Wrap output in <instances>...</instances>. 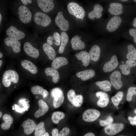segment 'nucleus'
Listing matches in <instances>:
<instances>
[{"label":"nucleus","instance_id":"f257e3e1","mask_svg":"<svg viewBox=\"0 0 136 136\" xmlns=\"http://www.w3.org/2000/svg\"><path fill=\"white\" fill-rule=\"evenodd\" d=\"M18 80L19 75L16 72L13 70H8L4 73L2 82L5 87H8L10 86L12 82L16 83Z\"/></svg>","mask_w":136,"mask_h":136},{"label":"nucleus","instance_id":"f03ea898","mask_svg":"<svg viewBox=\"0 0 136 136\" xmlns=\"http://www.w3.org/2000/svg\"><path fill=\"white\" fill-rule=\"evenodd\" d=\"M67 8L71 14L77 18L83 20L85 15V12L82 7L76 3L72 2L68 4Z\"/></svg>","mask_w":136,"mask_h":136},{"label":"nucleus","instance_id":"7ed1b4c3","mask_svg":"<svg viewBox=\"0 0 136 136\" xmlns=\"http://www.w3.org/2000/svg\"><path fill=\"white\" fill-rule=\"evenodd\" d=\"M51 94L54 98L53 105L54 107L57 108L63 104L64 100V96L62 90L58 88H55L51 91Z\"/></svg>","mask_w":136,"mask_h":136},{"label":"nucleus","instance_id":"20e7f679","mask_svg":"<svg viewBox=\"0 0 136 136\" xmlns=\"http://www.w3.org/2000/svg\"><path fill=\"white\" fill-rule=\"evenodd\" d=\"M35 22L37 24L43 27H46L50 23L51 20L47 14L40 12L36 13L34 16Z\"/></svg>","mask_w":136,"mask_h":136},{"label":"nucleus","instance_id":"39448f33","mask_svg":"<svg viewBox=\"0 0 136 136\" xmlns=\"http://www.w3.org/2000/svg\"><path fill=\"white\" fill-rule=\"evenodd\" d=\"M67 97L69 101L75 107H79L82 104L83 98L81 95H76L75 91L70 90L67 93Z\"/></svg>","mask_w":136,"mask_h":136},{"label":"nucleus","instance_id":"423d86ee","mask_svg":"<svg viewBox=\"0 0 136 136\" xmlns=\"http://www.w3.org/2000/svg\"><path fill=\"white\" fill-rule=\"evenodd\" d=\"M124 127V124L122 123H112L106 126L104 130L107 135L113 136L122 131Z\"/></svg>","mask_w":136,"mask_h":136},{"label":"nucleus","instance_id":"0eeeda50","mask_svg":"<svg viewBox=\"0 0 136 136\" xmlns=\"http://www.w3.org/2000/svg\"><path fill=\"white\" fill-rule=\"evenodd\" d=\"M19 18L20 20L24 23H27L30 21L32 17L31 11L26 7L22 5L18 9Z\"/></svg>","mask_w":136,"mask_h":136},{"label":"nucleus","instance_id":"6e6552de","mask_svg":"<svg viewBox=\"0 0 136 136\" xmlns=\"http://www.w3.org/2000/svg\"><path fill=\"white\" fill-rule=\"evenodd\" d=\"M100 113L98 110L89 109L86 110L83 113L82 118L84 121L91 122L96 120L100 116Z\"/></svg>","mask_w":136,"mask_h":136},{"label":"nucleus","instance_id":"1a4fd4ad","mask_svg":"<svg viewBox=\"0 0 136 136\" xmlns=\"http://www.w3.org/2000/svg\"><path fill=\"white\" fill-rule=\"evenodd\" d=\"M55 22L57 26L62 31H66L69 28L68 21L65 19L62 12H59L55 19Z\"/></svg>","mask_w":136,"mask_h":136},{"label":"nucleus","instance_id":"9d476101","mask_svg":"<svg viewBox=\"0 0 136 136\" xmlns=\"http://www.w3.org/2000/svg\"><path fill=\"white\" fill-rule=\"evenodd\" d=\"M6 34L9 37L17 40L23 39L25 36L24 32L18 30L13 26H11L7 29Z\"/></svg>","mask_w":136,"mask_h":136},{"label":"nucleus","instance_id":"9b49d317","mask_svg":"<svg viewBox=\"0 0 136 136\" xmlns=\"http://www.w3.org/2000/svg\"><path fill=\"white\" fill-rule=\"evenodd\" d=\"M111 85L117 89H119L122 87V83L121 80V73L118 71L113 72L110 77Z\"/></svg>","mask_w":136,"mask_h":136},{"label":"nucleus","instance_id":"f8f14e48","mask_svg":"<svg viewBox=\"0 0 136 136\" xmlns=\"http://www.w3.org/2000/svg\"><path fill=\"white\" fill-rule=\"evenodd\" d=\"M120 17L116 16L112 17L109 21L107 26V29L110 32L115 30L119 27L121 22Z\"/></svg>","mask_w":136,"mask_h":136},{"label":"nucleus","instance_id":"ddd939ff","mask_svg":"<svg viewBox=\"0 0 136 136\" xmlns=\"http://www.w3.org/2000/svg\"><path fill=\"white\" fill-rule=\"evenodd\" d=\"M23 50L26 54L32 58H37L39 56V50L33 47L29 42H26L25 43L23 46Z\"/></svg>","mask_w":136,"mask_h":136},{"label":"nucleus","instance_id":"4468645a","mask_svg":"<svg viewBox=\"0 0 136 136\" xmlns=\"http://www.w3.org/2000/svg\"><path fill=\"white\" fill-rule=\"evenodd\" d=\"M37 2L39 7L45 12L50 11L53 9L54 7L53 0H38Z\"/></svg>","mask_w":136,"mask_h":136},{"label":"nucleus","instance_id":"2eb2a0df","mask_svg":"<svg viewBox=\"0 0 136 136\" xmlns=\"http://www.w3.org/2000/svg\"><path fill=\"white\" fill-rule=\"evenodd\" d=\"M95 95L99 98L97 103L98 107L104 108L108 105L109 101V98L107 93L104 92L98 91L96 93Z\"/></svg>","mask_w":136,"mask_h":136},{"label":"nucleus","instance_id":"dca6fc26","mask_svg":"<svg viewBox=\"0 0 136 136\" xmlns=\"http://www.w3.org/2000/svg\"><path fill=\"white\" fill-rule=\"evenodd\" d=\"M118 62L117 56H113L110 60L105 63L103 68L104 71L105 72H111L114 70L117 66Z\"/></svg>","mask_w":136,"mask_h":136},{"label":"nucleus","instance_id":"f3484780","mask_svg":"<svg viewBox=\"0 0 136 136\" xmlns=\"http://www.w3.org/2000/svg\"><path fill=\"white\" fill-rule=\"evenodd\" d=\"M36 125L35 122L29 119L24 121L21 125L23 127L24 133L26 134H29L32 133Z\"/></svg>","mask_w":136,"mask_h":136},{"label":"nucleus","instance_id":"a211bd4d","mask_svg":"<svg viewBox=\"0 0 136 136\" xmlns=\"http://www.w3.org/2000/svg\"><path fill=\"white\" fill-rule=\"evenodd\" d=\"M4 42L7 46L11 47L15 52L18 53L20 51L21 49L20 47L21 44L18 40L8 37L5 39Z\"/></svg>","mask_w":136,"mask_h":136},{"label":"nucleus","instance_id":"6ab92c4d","mask_svg":"<svg viewBox=\"0 0 136 136\" xmlns=\"http://www.w3.org/2000/svg\"><path fill=\"white\" fill-rule=\"evenodd\" d=\"M39 109L35 113L34 116L37 118L44 115L48 111L49 107L47 104L42 99L38 101Z\"/></svg>","mask_w":136,"mask_h":136},{"label":"nucleus","instance_id":"aec40b11","mask_svg":"<svg viewBox=\"0 0 136 136\" xmlns=\"http://www.w3.org/2000/svg\"><path fill=\"white\" fill-rule=\"evenodd\" d=\"M81 37L78 35L75 36L72 39L71 43L73 49L74 50H82L84 49L85 47L84 42L81 40Z\"/></svg>","mask_w":136,"mask_h":136},{"label":"nucleus","instance_id":"412c9836","mask_svg":"<svg viewBox=\"0 0 136 136\" xmlns=\"http://www.w3.org/2000/svg\"><path fill=\"white\" fill-rule=\"evenodd\" d=\"M103 10V8L100 5L96 4L94 6L93 10L88 13V17L91 19H94L95 17L99 18L102 15L101 12Z\"/></svg>","mask_w":136,"mask_h":136},{"label":"nucleus","instance_id":"4be33fe9","mask_svg":"<svg viewBox=\"0 0 136 136\" xmlns=\"http://www.w3.org/2000/svg\"><path fill=\"white\" fill-rule=\"evenodd\" d=\"M108 11L112 15H118L123 12L122 4L118 3H111L109 5Z\"/></svg>","mask_w":136,"mask_h":136},{"label":"nucleus","instance_id":"5701e85b","mask_svg":"<svg viewBox=\"0 0 136 136\" xmlns=\"http://www.w3.org/2000/svg\"><path fill=\"white\" fill-rule=\"evenodd\" d=\"M95 71L92 69H89L80 72L76 74V76L83 81L88 80L93 77L95 75Z\"/></svg>","mask_w":136,"mask_h":136},{"label":"nucleus","instance_id":"b1692460","mask_svg":"<svg viewBox=\"0 0 136 136\" xmlns=\"http://www.w3.org/2000/svg\"><path fill=\"white\" fill-rule=\"evenodd\" d=\"M78 60H81L82 63V65L87 66L89 63L90 58L89 54L87 51H82L77 53L75 55Z\"/></svg>","mask_w":136,"mask_h":136},{"label":"nucleus","instance_id":"393cba45","mask_svg":"<svg viewBox=\"0 0 136 136\" xmlns=\"http://www.w3.org/2000/svg\"><path fill=\"white\" fill-rule=\"evenodd\" d=\"M136 65V61L128 60L126 61L125 64L120 65L119 68L122 70V72L123 74L127 75L130 74L131 68Z\"/></svg>","mask_w":136,"mask_h":136},{"label":"nucleus","instance_id":"a878e982","mask_svg":"<svg viewBox=\"0 0 136 136\" xmlns=\"http://www.w3.org/2000/svg\"><path fill=\"white\" fill-rule=\"evenodd\" d=\"M90 60L94 61H97L100 54V49L97 45H93L90 50L89 53Z\"/></svg>","mask_w":136,"mask_h":136},{"label":"nucleus","instance_id":"bb28decb","mask_svg":"<svg viewBox=\"0 0 136 136\" xmlns=\"http://www.w3.org/2000/svg\"><path fill=\"white\" fill-rule=\"evenodd\" d=\"M45 72L47 76H50L52 77V80L54 83H57L59 80L60 77L58 72L55 69L49 67L46 68Z\"/></svg>","mask_w":136,"mask_h":136},{"label":"nucleus","instance_id":"cd10ccee","mask_svg":"<svg viewBox=\"0 0 136 136\" xmlns=\"http://www.w3.org/2000/svg\"><path fill=\"white\" fill-rule=\"evenodd\" d=\"M20 62L22 66L31 73L35 74L37 72V67L30 61L27 60H24L21 61Z\"/></svg>","mask_w":136,"mask_h":136},{"label":"nucleus","instance_id":"c85d7f7f","mask_svg":"<svg viewBox=\"0 0 136 136\" xmlns=\"http://www.w3.org/2000/svg\"><path fill=\"white\" fill-rule=\"evenodd\" d=\"M68 63L67 60L63 57H59L55 58L51 64L52 67L57 69L61 66L66 65Z\"/></svg>","mask_w":136,"mask_h":136},{"label":"nucleus","instance_id":"c756f323","mask_svg":"<svg viewBox=\"0 0 136 136\" xmlns=\"http://www.w3.org/2000/svg\"><path fill=\"white\" fill-rule=\"evenodd\" d=\"M43 48L50 60H52L55 58L56 55L55 50L48 43H45L43 45Z\"/></svg>","mask_w":136,"mask_h":136},{"label":"nucleus","instance_id":"7c9ffc66","mask_svg":"<svg viewBox=\"0 0 136 136\" xmlns=\"http://www.w3.org/2000/svg\"><path fill=\"white\" fill-rule=\"evenodd\" d=\"M2 119L4 122L1 125L2 128L4 130L9 129L13 122V118L10 115L7 114H4L2 117Z\"/></svg>","mask_w":136,"mask_h":136},{"label":"nucleus","instance_id":"2f4dec72","mask_svg":"<svg viewBox=\"0 0 136 136\" xmlns=\"http://www.w3.org/2000/svg\"><path fill=\"white\" fill-rule=\"evenodd\" d=\"M60 35L58 32H55L52 36H48L47 39V43L50 45H52L54 43L57 46H59L61 42Z\"/></svg>","mask_w":136,"mask_h":136},{"label":"nucleus","instance_id":"473e14b6","mask_svg":"<svg viewBox=\"0 0 136 136\" xmlns=\"http://www.w3.org/2000/svg\"><path fill=\"white\" fill-rule=\"evenodd\" d=\"M32 93L34 94H41L44 98L46 97L49 94L48 91L44 89L42 87L39 86H35L31 88Z\"/></svg>","mask_w":136,"mask_h":136},{"label":"nucleus","instance_id":"72a5a7b5","mask_svg":"<svg viewBox=\"0 0 136 136\" xmlns=\"http://www.w3.org/2000/svg\"><path fill=\"white\" fill-rule=\"evenodd\" d=\"M61 43L58 49V52L60 53H62L64 52L65 46L67 44L69 37L66 33L62 32L60 35Z\"/></svg>","mask_w":136,"mask_h":136},{"label":"nucleus","instance_id":"f704fd0d","mask_svg":"<svg viewBox=\"0 0 136 136\" xmlns=\"http://www.w3.org/2000/svg\"><path fill=\"white\" fill-rule=\"evenodd\" d=\"M95 84L100 89L105 91L108 92L111 90V84L107 80L97 81Z\"/></svg>","mask_w":136,"mask_h":136},{"label":"nucleus","instance_id":"c9c22d12","mask_svg":"<svg viewBox=\"0 0 136 136\" xmlns=\"http://www.w3.org/2000/svg\"><path fill=\"white\" fill-rule=\"evenodd\" d=\"M128 53L126 55L127 59L129 60H136V49L131 44L127 47Z\"/></svg>","mask_w":136,"mask_h":136},{"label":"nucleus","instance_id":"e433bc0d","mask_svg":"<svg viewBox=\"0 0 136 136\" xmlns=\"http://www.w3.org/2000/svg\"><path fill=\"white\" fill-rule=\"evenodd\" d=\"M35 136H41L44 134L46 132L45 128L44 123L41 122L36 125L34 129Z\"/></svg>","mask_w":136,"mask_h":136},{"label":"nucleus","instance_id":"4c0bfd02","mask_svg":"<svg viewBox=\"0 0 136 136\" xmlns=\"http://www.w3.org/2000/svg\"><path fill=\"white\" fill-rule=\"evenodd\" d=\"M65 117L64 113L61 112L56 111L54 112L52 115L51 120L54 123L58 124L61 120Z\"/></svg>","mask_w":136,"mask_h":136},{"label":"nucleus","instance_id":"58836bf2","mask_svg":"<svg viewBox=\"0 0 136 136\" xmlns=\"http://www.w3.org/2000/svg\"><path fill=\"white\" fill-rule=\"evenodd\" d=\"M123 94L122 92L119 91L112 97V101L115 106L117 107L118 106L123 98Z\"/></svg>","mask_w":136,"mask_h":136},{"label":"nucleus","instance_id":"ea45409f","mask_svg":"<svg viewBox=\"0 0 136 136\" xmlns=\"http://www.w3.org/2000/svg\"><path fill=\"white\" fill-rule=\"evenodd\" d=\"M134 95H136V87H130L127 91L126 98L127 100L128 101H131Z\"/></svg>","mask_w":136,"mask_h":136},{"label":"nucleus","instance_id":"a19ab883","mask_svg":"<svg viewBox=\"0 0 136 136\" xmlns=\"http://www.w3.org/2000/svg\"><path fill=\"white\" fill-rule=\"evenodd\" d=\"M113 121V118L111 116H109L105 120H100L99 121V124L101 126H107L112 124Z\"/></svg>","mask_w":136,"mask_h":136},{"label":"nucleus","instance_id":"79ce46f5","mask_svg":"<svg viewBox=\"0 0 136 136\" xmlns=\"http://www.w3.org/2000/svg\"><path fill=\"white\" fill-rule=\"evenodd\" d=\"M70 132L69 129L67 127H65L63 128L59 134V136H67L69 134Z\"/></svg>","mask_w":136,"mask_h":136},{"label":"nucleus","instance_id":"37998d69","mask_svg":"<svg viewBox=\"0 0 136 136\" xmlns=\"http://www.w3.org/2000/svg\"><path fill=\"white\" fill-rule=\"evenodd\" d=\"M129 32L130 35L133 37L134 42L136 44V29H131L129 30Z\"/></svg>","mask_w":136,"mask_h":136},{"label":"nucleus","instance_id":"c03bdc74","mask_svg":"<svg viewBox=\"0 0 136 136\" xmlns=\"http://www.w3.org/2000/svg\"><path fill=\"white\" fill-rule=\"evenodd\" d=\"M128 119L129 121L130 124L132 125H136V116L133 117L129 116Z\"/></svg>","mask_w":136,"mask_h":136},{"label":"nucleus","instance_id":"a18cd8bd","mask_svg":"<svg viewBox=\"0 0 136 136\" xmlns=\"http://www.w3.org/2000/svg\"><path fill=\"white\" fill-rule=\"evenodd\" d=\"M52 136H59L58 130L56 128L53 129L52 130Z\"/></svg>","mask_w":136,"mask_h":136},{"label":"nucleus","instance_id":"49530a36","mask_svg":"<svg viewBox=\"0 0 136 136\" xmlns=\"http://www.w3.org/2000/svg\"><path fill=\"white\" fill-rule=\"evenodd\" d=\"M21 1L24 5H26L28 3L31 4L32 2V1L30 0H21Z\"/></svg>","mask_w":136,"mask_h":136},{"label":"nucleus","instance_id":"de8ad7c7","mask_svg":"<svg viewBox=\"0 0 136 136\" xmlns=\"http://www.w3.org/2000/svg\"><path fill=\"white\" fill-rule=\"evenodd\" d=\"M84 136H95L93 133L92 132L88 133L85 134Z\"/></svg>","mask_w":136,"mask_h":136},{"label":"nucleus","instance_id":"09e8293b","mask_svg":"<svg viewBox=\"0 0 136 136\" xmlns=\"http://www.w3.org/2000/svg\"><path fill=\"white\" fill-rule=\"evenodd\" d=\"M133 26L134 27L136 28V17L133 20Z\"/></svg>","mask_w":136,"mask_h":136},{"label":"nucleus","instance_id":"8fccbe9b","mask_svg":"<svg viewBox=\"0 0 136 136\" xmlns=\"http://www.w3.org/2000/svg\"><path fill=\"white\" fill-rule=\"evenodd\" d=\"M49 134L48 132H46L43 134L41 136H49Z\"/></svg>","mask_w":136,"mask_h":136},{"label":"nucleus","instance_id":"3c124183","mask_svg":"<svg viewBox=\"0 0 136 136\" xmlns=\"http://www.w3.org/2000/svg\"><path fill=\"white\" fill-rule=\"evenodd\" d=\"M3 56V54L2 53L0 52V58H2Z\"/></svg>","mask_w":136,"mask_h":136},{"label":"nucleus","instance_id":"603ef678","mask_svg":"<svg viewBox=\"0 0 136 136\" xmlns=\"http://www.w3.org/2000/svg\"><path fill=\"white\" fill-rule=\"evenodd\" d=\"M2 19V15L1 14H0V24H1Z\"/></svg>","mask_w":136,"mask_h":136},{"label":"nucleus","instance_id":"864d4df0","mask_svg":"<svg viewBox=\"0 0 136 136\" xmlns=\"http://www.w3.org/2000/svg\"><path fill=\"white\" fill-rule=\"evenodd\" d=\"M3 61L1 60H0V66L1 67Z\"/></svg>","mask_w":136,"mask_h":136},{"label":"nucleus","instance_id":"5fc2aeb1","mask_svg":"<svg viewBox=\"0 0 136 136\" xmlns=\"http://www.w3.org/2000/svg\"><path fill=\"white\" fill-rule=\"evenodd\" d=\"M2 113L1 112H0V118L2 117Z\"/></svg>","mask_w":136,"mask_h":136},{"label":"nucleus","instance_id":"6e6d98bb","mask_svg":"<svg viewBox=\"0 0 136 136\" xmlns=\"http://www.w3.org/2000/svg\"><path fill=\"white\" fill-rule=\"evenodd\" d=\"M127 0H121V1H123V2H126L127 1Z\"/></svg>","mask_w":136,"mask_h":136},{"label":"nucleus","instance_id":"4d7b16f0","mask_svg":"<svg viewBox=\"0 0 136 136\" xmlns=\"http://www.w3.org/2000/svg\"><path fill=\"white\" fill-rule=\"evenodd\" d=\"M134 113H135V114H136V109H135L134 110Z\"/></svg>","mask_w":136,"mask_h":136},{"label":"nucleus","instance_id":"13d9d810","mask_svg":"<svg viewBox=\"0 0 136 136\" xmlns=\"http://www.w3.org/2000/svg\"><path fill=\"white\" fill-rule=\"evenodd\" d=\"M133 1L136 3V0H134Z\"/></svg>","mask_w":136,"mask_h":136},{"label":"nucleus","instance_id":"bf43d9fd","mask_svg":"<svg viewBox=\"0 0 136 136\" xmlns=\"http://www.w3.org/2000/svg\"><path fill=\"white\" fill-rule=\"evenodd\" d=\"M122 136V135H120V136Z\"/></svg>","mask_w":136,"mask_h":136},{"label":"nucleus","instance_id":"052dcab7","mask_svg":"<svg viewBox=\"0 0 136 136\" xmlns=\"http://www.w3.org/2000/svg\"><path fill=\"white\" fill-rule=\"evenodd\" d=\"M15 87H15H15H15Z\"/></svg>","mask_w":136,"mask_h":136}]
</instances>
